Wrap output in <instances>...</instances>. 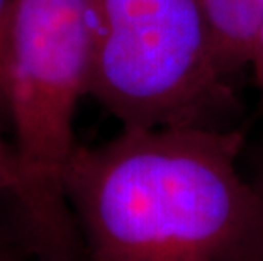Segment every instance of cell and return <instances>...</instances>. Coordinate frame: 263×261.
I'll list each match as a JSON object with an SVG mask.
<instances>
[{
  "label": "cell",
  "instance_id": "obj_1",
  "mask_svg": "<svg viewBox=\"0 0 263 261\" xmlns=\"http://www.w3.org/2000/svg\"><path fill=\"white\" fill-rule=\"evenodd\" d=\"M239 127L121 129L77 146L65 193L83 261H236L256 212Z\"/></svg>",
  "mask_w": 263,
  "mask_h": 261
},
{
  "label": "cell",
  "instance_id": "obj_2",
  "mask_svg": "<svg viewBox=\"0 0 263 261\" xmlns=\"http://www.w3.org/2000/svg\"><path fill=\"white\" fill-rule=\"evenodd\" d=\"M90 44L88 0H15L4 97L15 131L17 236L31 254L82 256L65 171L88 95Z\"/></svg>",
  "mask_w": 263,
  "mask_h": 261
},
{
  "label": "cell",
  "instance_id": "obj_3",
  "mask_svg": "<svg viewBox=\"0 0 263 261\" xmlns=\"http://www.w3.org/2000/svg\"><path fill=\"white\" fill-rule=\"evenodd\" d=\"M88 95L122 129H228L234 92L202 0H88Z\"/></svg>",
  "mask_w": 263,
  "mask_h": 261
},
{
  "label": "cell",
  "instance_id": "obj_4",
  "mask_svg": "<svg viewBox=\"0 0 263 261\" xmlns=\"http://www.w3.org/2000/svg\"><path fill=\"white\" fill-rule=\"evenodd\" d=\"M216 59L228 78L250 66L263 27V0H202Z\"/></svg>",
  "mask_w": 263,
  "mask_h": 261
},
{
  "label": "cell",
  "instance_id": "obj_5",
  "mask_svg": "<svg viewBox=\"0 0 263 261\" xmlns=\"http://www.w3.org/2000/svg\"><path fill=\"white\" fill-rule=\"evenodd\" d=\"M245 168L256 192V212L236 261H263V144L255 149L251 165L245 159Z\"/></svg>",
  "mask_w": 263,
  "mask_h": 261
},
{
  "label": "cell",
  "instance_id": "obj_6",
  "mask_svg": "<svg viewBox=\"0 0 263 261\" xmlns=\"http://www.w3.org/2000/svg\"><path fill=\"white\" fill-rule=\"evenodd\" d=\"M14 14H15V0H0V93L2 95L5 92V85H7Z\"/></svg>",
  "mask_w": 263,
  "mask_h": 261
},
{
  "label": "cell",
  "instance_id": "obj_7",
  "mask_svg": "<svg viewBox=\"0 0 263 261\" xmlns=\"http://www.w3.org/2000/svg\"><path fill=\"white\" fill-rule=\"evenodd\" d=\"M17 185V166H15L14 151L5 148L0 139V193H10Z\"/></svg>",
  "mask_w": 263,
  "mask_h": 261
},
{
  "label": "cell",
  "instance_id": "obj_8",
  "mask_svg": "<svg viewBox=\"0 0 263 261\" xmlns=\"http://www.w3.org/2000/svg\"><path fill=\"white\" fill-rule=\"evenodd\" d=\"M0 261H32V254L22 246L21 241L10 243L0 239Z\"/></svg>",
  "mask_w": 263,
  "mask_h": 261
},
{
  "label": "cell",
  "instance_id": "obj_9",
  "mask_svg": "<svg viewBox=\"0 0 263 261\" xmlns=\"http://www.w3.org/2000/svg\"><path fill=\"white\" fill-rule=\"evenodd\" d=\"M250 66L253 68L255 82H256V85H258L260 92H261V95H263V27H261V31H260L258 37H256L253 53H251Z\"/></svg>",
  "mask_w": 263,
  "mask_h": 261
},
{
  "label": "cell",
  "instance_id": "obj_10",
  "mask_svg": "<svg viewBox=\"0 0 263 261\" xmlns=\"http://www.w3.org/2000/svg\"><path fill=\"white\" fill-rule=\"evenodd\" d=\"M32 261H83L78 258H58V256H32Z\"/></svg>",
  "mask_w": 263,
  "mask_h": 261
}]
</instances>
